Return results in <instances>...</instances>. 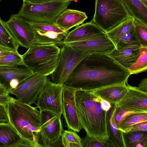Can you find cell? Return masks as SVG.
Instances as JSON below:
<instances>
[{
    "label": "cell",
    "mask_w": 147,
    "mask_h": 147,
    "mask_svg": "<svg viewBox=\"0 0 147 147\" xmlns=\"http://www.w3.org/2000/svg\"><path fill=\"white\" fill-rule=\"evenodd\" d=\"M130 75L108 54H88L63 84L76 91L91 92L110 86L126 84Z\"/></svg>",
    "instance_id": "cell-1"
},
{
    "label": "cell",
    "mask_w": 147,
    "mask_h": 147,
    "mask_svg": "<svg viewBox=\"0 0 147 147\" xmlns=\"http://www.w3.org/2000/svg\"><path fill=\"white\" fill-rule=\"evenodd\" d=\"M75 102L77 113L82 129L86 135L109 138L107 123V111L102 109L100 97L90 92L76 91Z\"/></svg>",
    "instance_id": "cell-2"
},
{
    "label": "cell",
    "mask_w": 147,
    "mask_h": 147,
    "mask_svg": "<svg viewBox=\"0 0 147 147\" xmlns=\"http://www.w3.org/2000/svg\"><path fill=\"white\" fill-rule=\"evenodd\" d=\"M5 107L9 122L22 138L38 147L36 139L41 124V111L11 97Z\"/></svg>",
    "instance_id": "cell-3"
},
{
    "label": "cell",
    "mask_w": 147,
    "mask_h": 147,
    "mask_svg": "<svg viewBox=\"0 0 147 147\" xmlns=\"http://www.w3.org/2000/svg\"><path fill=\"white\" fill-rule=\"evenodd\" d=\"M60 50L54 44H33L22 55L23 62L34 74L47 76L57 68Z\"/></svg>",
    "instance_id": "cell-4"
},
{
    "label": "cell",
    "mask_w": 147,
    "mask_h": 147,
    "mask_svg": "<svg viewBox=\"0 0 147 147\" xmlns=\"http://www.w3.org/2000/svg\"><path fill=\"white\" fill-rule=\"evenodd\" d=\"M131 16L120 0H95L91 22L106 32Z\"/></svg>",
    "instance_id": "cell-5"
},
{
    "label": "cell",
    "mask_w": 147,
    "mask_h": 147,
    "mask_svg": "<svg viewBox=\"0 0 147 147\" xmlns=\"http://www.w3.org/2000/svg\"><path fill=\"white\" fill-rule=\"evenodd\" d=\"M71 2L51 0L39 4L23 2L19 15L29 23L55 21L58 16L67 8Z\"/></svg>",
    "instance_id": "cell-6"
},
{
    "label": "cell",
    "mask_w": 147,
    "mask_h": 147,
    "mask_svg": "<svg viewBox=\"0 0 147 147\" xmlns=\"http://www.w3.org/2000/svg\"><path fill=\"white\" fill-rule=\"evenodd\" d=\"M90 53L66 45L61 47L57 66L51 75L52 82L63 84L79 63Z\"/></svg>",
    "instance_id": "cell-7"
},
{
    "label": "cell",
    "mask_w": 147,
    "mask_h": 147,
    "mask_svg": "<svg viewBox=\"0 0 147 147\" xmlns=\"http://www.w3.org/2000/svg\"><path fill=\"white\" fill-rule=\"evenodd\" d=\"M63 87V84L54 83L48 78L35 104L40 111H49L61 117Z\"/></svg>",
    "instance_id": "cell-8"
},
{
    "label": "cell",
    "mask_w": 147,
    "mask_h": 147,
    "mask_svg": "<svg viewBox=\"0 0 147 147\" xmlns=\"http://www.w3.org/2000/svg\"><path fill=\"white\" fill-rule=\"evenodd\" d=\"M41 112V124L37 138V144L38 147H52L63 131L61 117L49 111Z\"/></svg>",
    "instance_id": "cell-9"
},
{
    "label": "cell",
    "mask_w": 147,
    "mask_h": 147,
    "mask_svg": "<svg viewBox=\"0 0 147 147\" xmlns=\"http://www.w3.org/2000/svg\"><path fill=\"white\" fill-rule=\"evenodd\" d=\"M47 78L46 76L35 74L20 83L9 94L14 95L17 99L26 104H35Z\"/></svg>",
    "instance_id": "cell-10"
},
{
    "label": "cell",
    "mask_w": 147,
    "mask_h": 147,
    "mask_svg": "<svg viewBox=\"0 0 147 147\" xmlns=\"http://www.w3.org/2000/svg\"><path fill=\"white\" fill-rule=\"evenodd\" d=\"M5 24L19 46L28 49L34 44V30L29 22L18 13L12 14Z\"/></svg>",
    "instance_id": "cell-11"
},
{
    "label": "cell",
    "mask_w": 147,
    "mask_h": 147,
    "mask_svg": "<svg viewBox=\"0 0 147 147\" xmlns=\"http://www.w3.org/2000/svg\"><path fill=\"white\" fill-rule=\"evenodd\" d=\"M90 54H108L115 48L106 32L101 33L82 40L64 44Z\"/></svg>",
    "instance_id": "cell-12"
},
{
    "label": "cell",
    "mask_w": 147,
    "mask_h": 147,
    "mask_svg": "<svg viewBox=\"0 0 147 147\" xmlns=\"http://www.w3.org/2000/svg\"><path fill=\"white\" fill-rule=\"evenodd\" d=\"M76 91L64 87L62 93V114L68 128L76 132H79L82 128L77 113L75 98Z\"/></svg>",
    "instance_id": "cell-13"
},
{
    "label": "cell",
    "mask_w": 147,
    "mask_h": 147,
    "mask_svg": "<svg viewBox=\"0 0 147 147\" xmlns=\"http://www.w3.org/2000/svg\"><path fill=\"white\" fill-rule=\"evenodd\" d=\"M34 74L28 67L21 64L14 67L0 69V83L9 93L20 83Z\"/></svg>",
    "instance_id": "cell-14"
},
{
    "label": "cell",
    "mask_w": 147,
    "mask_h": 147,
    "mask_svg": "<svg viewBox=\"0 0 147 147\" xmlns=\"http://www.w3.org/2000/svg\"><path fill=\"white\" fill-rule=\"evenodd\" d=\"M128 91L117 104V106L131 110L147 113V92L127 83Z\"/></svg>",
    "instance_id": "cell-15"
},
{
    "label": "cell",
    "mask_w": 147,
    "mask_h": 147,
    "mask_svg": "<svg viewBox=\"0 0 147 147\" xmlns=\"http://www.w3.org/2000/svg\"><path fill=\"white\" fill-rule=\"evenodd\" d=\"M87 18L85 12L67 8L58 16L55 22L62 30L67 31L82 24Z\"/></svg>",
    "instance_id": "cell-16"
},
{
    "label": "cell",
    "mask_w": 147,
    "mask_h": 147,
    "mask_svg": "<svg viewBox=\"0 0 147 147\" xmlns=\"http://www.w3.org/2000/svg\"><path fill=\"white\" fill-rule=\"evenodd\" d=\"M104 32L97 25L90 21L77 26L68 32L63 42L64 44L78 41Z\"/></svg>",
    "instance_id": "cell-17"
},
{
    "label": "cell",
    "mask_w": 147,
    "mask_h": 147,
    "mask_svg": "<svg viewBox=\"0 0 147 147\" xmlns=\"http://www.w3.org/2000/svg\"><path fill=\"white\" fill-rule=\"evenodd\" d=\"M140 47L119 49L115 48L108 54L121 65L129 70L139 56Z\"/></svg>",
    "instance_id": "cell-18"
},
{
    "label": "cell",
    "mask_w": 147,
    "mask_h": 147,
    "mask_svg": "<svg viewBox=\"0 0 147 147\" xmlns=\"http://www.w3.org/2000/svg\"><path fill=\"white\" fill-rule=\"evenodd\" d=\"M127 91L126 84H122L107 86L90 92L111 104H117L125 96Z\"/></svg>",
    "instance_id": "cell-19"
},
{
    "label": "cell",
    "mask_w": 147,
    "mask_h": 147,
    "mask_svg": "<svg viewBox=\"0 0 147 147\" xmlns=\"http://www.w3.org/2000/svg\"><path fill=\"white\" fill-rule=\"evenodd\" d=\"M22 138L9 122H0V147H16Z\"/></svg>",
    "instance_id": "cell-20"
},
{
    "label": "cell",
    "mask_w": 147,
    "mask_h": 147,
    "mask_svg": "<svg viewBox=\"0 0 147 147\" xmlns=\"http://www.w3.org/2000/svg\"><path fill=\"white\" fill-rule=\"evenodd\" d=\"M110 109L107 111L106 121L109 139L116 147H124L121 131L118 129L114 119L115 104H111Z\"/></svg>",
    "instance_id": "cell-21"
},
{
    "label": "cell",
    "mask_w": 147,
    "mask_h": 147,
    "mask_svg": "<svg viewBox=\"0 0 147 147\" xmlns=\"http://www.w3.org/2000/svg\"><path fill=\"white\" fill-rule=\"evenodd\" d=\"M121 131L124 147H147V131Z\"/></svg>",
    "instance_id": "cell-22"
},
{
    "label": "cell",
    "mask_w": 147,
    "mask_h": 147,
    "mask_svg": "<svg viewBox=\"0 0 147 147\" xmlns=\"http://www.w3.org/2000/svg\"><path fill=\"white\" fill-rule=\"evenodd\" d=\"M131 16L147 24V7L140 0H120Z\"/></svg>",
    "instance_id": "cell-23"
},
{
    "label": "cell",
    "mask_w": 147,
    "mask_h": 147,
    "mask_svg": "<svg viewBox=\"0 0 147 147\" xmlns=\"http://www.w3.org/2000/svg\"><path fill=\"white\" fill-rule=\"evenodd\" d=\"M134 18L130 16L117 26L106 32L115 46L119 40L134 27Z\"/></svg>",
    "instance_id": "cell-24"
},
{
    "label": "cell",
    "mask_w": 147,
    "mask_h": 147,
    "mask_svg": "<svg viewBox=\"0 0 147 147\" xmlns=\"http://www.w3.org/2000/svg\"><path fill=\"white\" fill-rule=\"evenodd\" d=\"M19 46L0 16V48L18 51Z\"/></svg>",
    "instance_id": "cell-25"
},
{
    "label": "cell",
    "mask_w": 147,
    "mask_h": 147,
    "mask_svg": "<svg viewBox=\"0 0 147 147\" xmlns=\"http://www.w3.org/2000/svg\"><path fill=\"white\" fill-rule=\"evenodd\" d=\"M140 47L141 45L135 33L133 27L119 40L115 46V48L119 49Z\"/></svg>",
    "instance_id": "cell-26"
},
{
    "label": "cell",
    "mask_w": 147,
    "mask_h": 147,
    "mask_svg": "<svg viewBox=\"0 0 147 147\" xmlns=\"http://www.w3.org/2000/svg\"><path fill=\"white\" fill-rule=\"evenodd\" d=\"M22 64V55L18 51L0 57V69L14 67Z\"/></svg>",
    "instance_id": "cell-27"
},
{
    "label": "cell",
    "mask_w": 147,
    "mask_h": 147,
    "mask_svg": "<svg viewBox=\"0 0 147 147\" xmlns=\"http://www.w3.org/2000/svg\"><path fill=\"white\" fill-rule=\"evenodd\" d=\"M140 51L138 58L129 70L130 75L138 74L147 69V47H141Z\"/></svg>",
    "instance_id": "cell-28"
},
{
    "label": "cell",
    "mask_w": 147,
    "mask_h": 147,
    "mask_svg": "<svg viewBox=\"0 0 147 147\" xmlns=\"http://www.w3.org/2000/svg\"><path fill=\"white\" fill-rule=\"evenodd\" d=\"M82 147H116L109 139L86 135L81 138Z\"/></svg>",
    "instance_id": "cell-29"
},
{
    "label": "cell",
    "mask_w": 147,
    "mask_h": 147,
    "mask_svg": "<svg viewBox=\"0 0 147 147\" xmlns=\"http://www.w3.org/2000/svg\"><path fill=\"white\" fill-rule=\"evenodd\" d=\"M61 138L63 147H82L81 138L74 131L63 130Z\"/></svg>",
    "instance_id": "cell-30"
},
{
    "label": "cell",
    "mask_w": 147,
    "mask_h": 147,
    "mask_svg": "<svg viewBox=\"0 0 147 147\" xmlns=\"http://www.w3.org/2000/svg\"><path fill=\"white\" fill-rule=\"evenodd\" d=\"M134 30L141 47H147V24L134 18Z\"/></svg>",
    "instance_id": "cell-31"
},
{
    "label": "cell",
    "mask_w": 147,
    "mask_h": 147,
    "mask_svg": "<svg viewBox=\"0 0 147 147\" xmlns=\"http://www.w3.org/2000/svg\"><path fill=\"white\" fill-rule=\"evenodd\" d=\"M29 23L33 30L41 32L53 31L61 33L69 32L68 31L63 30L61 29L57 26L55 21Z\"/></svg>",
    "instance_id": "cell-32"
},
{
    "label": "cell",
    "mask_w": 147,
    "mask_h": 147,
    "mask_svg": "<svg viewBox=\"0 0 147 147\" xmlns=\"http://www.w3.org/2000/svg\"><path fill=\"white\" fill-rule=\"evenodd\" d=\"M146 121H147V113L132 114L128 116L123 121L118 129L123 131L134 124Z\"/></svg>",
    "instance_id": "cell-33"
},
{
    "label": "cell",
    "mask_w": 147,
    "mask_h": 147,
    "mask_svg": "<svg viewBox=\"0 0 147 147\" xmlns=\"http://www.w3.org/2000/svg\"><path fill=\"white\" fill-rule=\"evenodd\" d=\"M139 113L144 112L131 110L118 107L116 105L114 113V119L118 129L120 128L123 121L127 117L131 114Z\"/></svg>",
    "instance_id": "cell-34"
},
{
    "label": "cell",
    "mask_w": 147,
    "mask_h": 147,
    "mask_svg": "<svg viewBox=\"0 0 147 147\" xmlns=\"http://www.w3.org/2000/svg\"><path fill=\"white\" fill-rule=\"evenodd\" d=\"M142 131H147V121L140 122L134 124L123 132Z\"/></svg>",
    "instance_id": "cell-35"
},
{
    "label": "cell",
    "mask_w": 147,
    "mask_h": 147,
    "mask_svg": "<svg viewBox=\"0 0 147 147\" xmlns=\"http://www.w3.org/2000/svg\"><path fill=\"white\" fill-rule=\"evenodd\" d=\"M5 106L0 104V122H9Z\"/></svg>",
    "instance_id": "cell-36"
},
{
    "label": "cell",
    "mask_w": 147,
    "mask_h": 147,
    "mask_svg": "<svg viewBox=\"0 0 147 147\" xmlns=\"http://www.w3.org/2000/svg\"><path fill=\"white\" fill-rule=\"evenodd\" d=\"M100 103L102 109L104 111H107L111 107V104L108 101L100 97Z\"/></svg>",
    "instance_id": "cell-37"
},
{
    "label": "cell",
    "mask_w": 147,
    "mask_h": 147,
    "mask_svg": "<svg viewBox=\"0 0 147 147\" xmlns=\"http://www.w3.org/2000/svg\"><path fill=\"white\" fill-rule=\"evenodd\" d=\"M139 89L141 90L147 92V78L143 79L139 84L138 87Z\"/></svg>",
    "instance_id": "cell-38"
},
{
    "label": "cell",
    "mask_w": 147,
    "mask_h": 147,
    "mask_svg": "<svg viewBox=\"0 0 147 147\" xmlns=\"http://www.w3.org/2000/svg\"><path fill=\"white\" fill-rule=\"evenodd\" d=\"M11 97L9 93L0 95V104L5 106Z\"/></svg>",
    "instance_id": "cell-39"
},
{
    "label": "cell",
    "mask_w": 147,
    "mask_h": 147,
    "mask_svg": "<svg viewBox=\"0 0 147 147\" xmlns=\"http://www.w3.org/2000/svg\"><path fill=\"white\" fill-rule=\"evenodd\" d=\"M15 51H17L0 48V57L8 55Z\"/></svg>",
    "instance_id": "cell-40"
},
{
    "label": "cell",
    "mask_w": 147,
    "mask_h": 147,
    "mask_svg": "<svg viewBox=\"0 0 147 147\" xmlns=\"http://www.w3.org/2000/svg\"><path fill=\"white\" fill-rule=\"evenodd\" d=\"M23 2H26L33 4H39L51 0H22Z\"/></svg>",
    "instance_id": "cell-41"
},
{
    "label": "cell",
    "mask_w": 147,
    "mask_h": 147,
    "mask_svg": "<svg viewBox=\"0 0 147 147\" xmlns=\"http://www.w3.org/2000/svg\"><path fill=\"white\" fill-rule=\"evenodd\" d=\"M9 93L4 86L0 83V95Z\"/></svg>",
    "instance_id": "cell-42"
},
{
    "label": "cell",
    "mask_w": 147,
    "mask_h": 147,
    "mask_svg": "<svg viewBox=\"0 0 147 147\" xmlns=\"http://www.w3.org/2000/svg\"><path fill=\"white\" fill-rule=\"evenodd\" d=\"M143 4L147 7V0H140Z\"/></svg>",
    "instance_id": "cell-43"
},
{
    "label": "cell",
    "mask_w": 147,
    "mask_h": 147,
    "mask_svg": "<svg viewBox=\"0 0 147 147\" xmlns=\"http://www.w3.org/2000/svg\"><path fill=\"white\" fill-rule=\"evenodd\" d=\"M64 0L66 1H68L71 2V1H75V0Z\"/></svg>",
    "instance_id": "cell-44"
},
{
    "label": "cell",
    "mask_w": 147,
    "mask_h": 147,
    "mask_svg": "<svg viewBox=\"0 0 147 147\" xmlns=\"http://www.w3.org/2000/svg\"><path fill=\"white\" fill-rule=\"evenodd\" d=\"M1 1V0H0V1Z\"/></svg>",
    "instance_id": "cell-45"
}]
</instances>
